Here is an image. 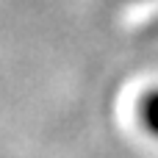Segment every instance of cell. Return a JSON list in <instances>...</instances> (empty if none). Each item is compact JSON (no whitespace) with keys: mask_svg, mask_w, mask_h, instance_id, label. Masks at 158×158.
I'll return each instance as SVG.
<instances>
[{"mask_svg":"<svg viewBox=\"0 0 158 158\" xmlns=\"http://www.w3.org/2000/svg\"><path fill=\"white\" fill-rule=\"evenodd\" d=\"M144 117H147V125L158 133V94H153V97L147 100V106H144Z\"/></svg>","mask_w":158,"mask_h":158,"instance_id":"obj_1","label":"cell"}]
</instances>
